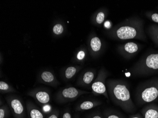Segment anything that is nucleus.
I'll list each match as a JSON object with an SVG mask.
<instances>
[{
  "mask_svg": "<svg viewBox=\"0 0 158 118\" xmlns=\"http://www.w3.org/2000/svg\"><path fill=\"white\" fill-rule=\"evenodd\" d=\"M95 73L91 70L86 71L78 79L77 84L81 87H87L91 86L94 80Z\"/></svg>",
  "mask_w": 158,
  "mask_h": 118,
  "instance_id": "9d476101",
  "label": "nucleus"
},
{
  "mask_svg": "<svg viewBox=\"0 0 158 118\" xmlns=\"http://www.w3.org/2000/svg\"><path fill=\"white\" fill-rule=\"evenodd\" d=\"M64 31V27L61 24H56L53 26V32L56 35H60Z\"/></svg>",
  "mask_w": 158,
  "mask_h": 118,
  "instance_id": "aec40b11",
  "label": "nucleus"
},
{
  "mask_svg": "<svg viewBox=\"0 0 158 118\" xmlns=\"http://www.w3.org/2000/svg\"><path fill=\"white\" fill-rule=\"evenodd\" d=\"M152 21L158 23V13H154L152 15Z\"/></svg>",
  "mask_w": 158,
  "mask_h": 118,
  "instance_id": "a878e982",
  "label": "nucleus"
},
{
  "mask_svg": "<svg viewBox=\"0 0 158 118\" xmlns=\"http://www.w3.org/2000/svg\"><path fill=\"white\" fill-rule=\"evenodd\" d=\"M87 118H104L103 114L99 112H96L89 115Z\"/></svg>",
  "mask_w": 158,
  "mask_h": 118,
  "instance_id": "b1692460",
  "label": "nucleus"
},
{
  "mask_svg": "<svg viewBox=\"0 0 158 118\" xmlns=\"http://www.w3.org/2000/svg\"><path fill=\"white\" fill-rule=\"evenodd\" d=\"M102 104V102L97 100H89L81 102L75 108L76 111L82 112L90 110Z\"/></svg>",
  "mask_w": 158,
  "mask_h": 118,
  "instance_id": "f8f14e48",
  "label": "nucleus"
},
{
  "mask_svg": "<svg viewBox=\"0 0 158 118\" xmlns=\"http://www.w3.org/2000/svg\"><path fill=\"white\" fill-rule=\"evenodd\" d=\"M104 118H123L121 115L110 110H106L103 113Z\"/></svg>",
  "mask_w": 158,
  "mask_h": 118,
  "instance_id": "6ab92c4d",
  "label": "nucleus"
},
{
  "mask_svg": "<svg viewBox=\"0 0 158 118\" xmlns=\"http://www.w3.org/2000/svg\"><path fill=\"white\" fill-rule=\"evenodd\" d=\"M107 93L112 102L126 112L132 113L135 110L127 84L118 79L106 81Z\"/></svg>",
  "mask_w": 158,
  "mask_h": 118,
  "instance_id": "f257e3e1",
  "label": "nucleus"
},
{
  "mask_svg": "<svg viewBox=\"0 0 158 118\" xmlns=\"http://www.w3.org/2000/svg\"><path fill=\"white\" fill-rule=\"evenodd\" d=\"M81 69V67L78 66L67 67L64 71V78L66 80L71 79Z\"/></svg>",
  "mask_w": 158,
  "mask_h": 118,
  "instance_id": "4468645a",
  "label": "nucleus"
},
{
  "mask_svg": "<svg viewBox=\"0 0 158 118\" xmlns=\"http://www.w3.org/2000/svg\"><path fill=\"white\" fill-rule=\"evenodd\" d=\"M145 66L150 70H158V54L148 56L145 60Z\"/></svg>",
  "mask_w": 158,
  "mask_h": 118,
  "instance_id": "ddd939ff",
  "label": "nucleus"
},
{
  "mask_svg": "<svg viewBox=\"0 0 158 118\" xmlns=\"http://www.w3.org/2000/svg\"><path fill=\"white\" fill-rule=\"evenodd\" d=\"M110 35L120 40L137 39L139 36V28L135 20L130 18L115 27L111 31Z\"/></svg>",
  "mask_w": 158,
  "mask_h": 118,
  "instance_id": "f03ea898",
  "label": "nucleus"
},
{
  "mask_svg": "<svg viewBox=\"0 0 158 118\" xmlns=\"http://www.w3.org/2000/svg\"><path fill=\"white\" fill-rule=\"evenodd\" d=\"M89 93L90 92L80 90L74 87H67L57 93L56 95V99L60 104H64L75 101L82 95Z\"/></svg>",
  "mask_w": 158,
  "mask_h": 118,
  "instance_id": "20e7f679",
  "label": "nucleus"
},
{
  "mask_svg": "<svg viewBox=\"0 0 158 118\" xmlns=\"http://www.w3.org/2000/svg\"><path fill=\"white\" fill-rule=\"evenodd\" d=\"M40 82L49 86L56 87L58 85L59 82L52 72L45 71L40 74L39 77Z\"/></svg>",
  "mask_w": 158,
  "mask_h": 118,
  "instance_id": "6e6552de",
  "label": "nucleus"
},
{
  "mask_svg": "<svg viewBox=\"0 0 158 118\" xmlns=\"http://www.w3.org/2000/svg\"><path fill=\"white\" fill-rule=\"evenodd\" d=\"M27 118H45V114L41 110L32 102L26 104Z\"/></svg>",
  "mask_w": 158,
  "mask_h": 118,
  "instance_id": "9b49d317",
  "label": "nucleus"
},
{
  "mask_svg": "<svg viewBox=\"0 0 158 118\" xmlns=\"http://www.w3.org/2000/svg\"><path fill=\"white\" fill-rule=\"evenodd\" d=\"M105 13L102 11H100L98 13L96 18V21L97 23L98 24H102L105 19Z\"/></svg>",
  "mask_w": 158,
  "mask_h": 118,
  "instance_id": "412c9836",
  "label": "nucleus"
},
{
  "mask_svg": "<svg viewBox=\"0 0 158 118\" xmlns=\"http://www.w3.org/2000/svg\"><path fill=\"white\" fill-rule=\"evenodd\" d=\"M102 47V43L98 36H93L90 41V48L93 54H96L100 50Z\"/></svg>",
  "mask_w": 158,
  "mask_h": 118,
  "instance_id": "2eb2a0df",
  "label": "nucleus"
},
{
  "mask_svg": "<svg viewBox=\"0 0 158 118\" xmlns=\"http://www.w3.org/2000/svg\"><path fill=\"white\" fill-rule=\"evenodd\" d=\"M74 118H80V116H79V114H75V116H74Z\"/></svg>",
  "mask_w": 158,
  "mask_h": 118,
  "instance_id": "cd10ccee",
  "label": "nucleus"
},
{
  "mask_svg": "<svg viewBox=\"0 0 158 118\" xmlns=\"http://www.w3.org/2000/svg\"><path fill=\"white\" fill-rule=\"evenodd\" d=\"M109 73L104 68H102L98 71L97 77L91 86L92 93L93 95L95 96L103 95L107 100L110 99L106 86V79Z\"/></svg>",
  "mask_w": 158,
  "mask_h": 118,
  "instance_id": "7ed1b4c3",
  "label": "nucleus"
},
{
  "mask_svg": "<svg viewBox=\"0 0 158 118\" xmlns=\"http://www.w3.org/2000/svg\"><path fill=\"white\" fill-rule=\"evenodd\" d=\"M85 57V52L83 50H81L78 52L77 55V59L78 61H81L84 59Z\"/></svg>",
  "mask_w": 158,
  "mask_h": 118,
  "instance_id": "5701e85b",
  "label": "nucleus"
},
{
  "mask_svg": "<svg viewBox=\"0 0 158 118\" xmlns=\"http://www.w3.org/2000/svg\"><path fill=\"white\" fill-rule=\"evenodd\" d=\"M27 95L33 98L40 104L47 105L49 104L51 97L48 90L42 88H37L31 90L27 93Z\"/></svg>",
  "mask_w": 158,
  "mask_h": 118,
  "instance_id": "423d86ee",
  "label": "nucleus"
},
{
  "mask_svg": "<svg viewBox=\"0 0 158 118\" xmlns=\"http://www.w3.org/2000/svg\"><path fill=\"white\" fill-rule=\"evenodd\" d=\"M9 107L14 118H25L26 111L21 99L17 96L10 95L6 97Z\"/></svg>",
  "mask_w": 158,
  "mask_h": 118,
  "instance_id": "39448f33",
  "label": "nucleus"
},
{
  "mask_svg": "<svg viewBox=\"0 0 158 118\" xmlns=\"http://www.w3.org/2000/svg\"><path fill=\"white\" fill-rule=\"evenodd\" d=\"M138 46L134 42H128L125 45H122L118 48L119 52L126 57L132 56L138 50Z\"/></svg>",
  "mask_w": 158,
  "mask_h": 118,
  "instance_id": "1a4fd4ad",
  "label": "nucleus"
},
{
  "mask_svg": "<svg viewBox=\"0 0 158 118\" xmlns=\"http://www.w3.org/2000/svg\"><path fill=\"white\" fill-rule=\"evenodd\" d=\"M0 91L2 94L15 93L16 92L15 89L11 85L3 81H0Z\"/></svg>",
  "mask_w": 158,
  "mask_h": 118,
  "instance_id": "dca6fc26",
  "label": "nucleus"
},
{
  "mask_svg": "<svg viewBox=\"0 0 158 118\" xmlns=\"http://www.w3.org/2000/svg\"><path fill=\"white\" fill-rule=\"evenodd\" d=\"M144 118H158V110L153 108H150L143 111Z\"/></svg>",
  "mask_w": 158,
  "mask_h": 118,
  "instance_id": "f3484780",
  "label": "nucleus"
},
{
  "mask_svg": "<svg viewBox=\"0 0 158 118\" xmlns=\"http://www.w3.org/2000/svg\"><path fill=\"white\" fill-rule=\"evenodd\" d=\"M129 118H141L140 115L138 114H135V115H133V116H131Z\"/></svg>",
  "mask_w": 158,
  "mask_h": 118,
  "instance_id": "bb28decb",
  "label": "nucleus"
},
{
  "mask_svg": "<svg viewBox=\"0 0 158 118\" xmlns=\"http://www.w3.org/2000/svg\"><path fill=\"white\" fill-rule=\"evenodd\" d=\"M62 118H72V117L70 112L69 111H66L63 113Z\"/></svg>",
  "mask_w": 158,
  "mask_h": 118,
  "instance_id": "393cba45",
  "label": "nucleus"
},
{
  "mask_svg": "<svg viewBox=\"0 0 158 118\" xmlns=\"http://www.w3.org/2000/svg\"><path fill=\"white\" fill-rule=\"evenodd\" d=\"M139 101L150 103L155 100L158 96V88L155 86L147 87L139 92Z\"/></svg>",
  "mask_w": 158,
  "mask_h": 118,
  "instance_id": "0eeeda50",
  "label": "nucleus"
},
{
  "mask_svg": "<svg viewBox=\"0 0 158 118\" xmlns=\"http://www.w3.org/2000/svg\"><path fill=\"white\" fill-rule=\"evenodd\" d=\"M157 39L158 40V35H157Z\"/></svg>",
  "mask_w": 158,
  "mask_h": 118,
  "instance_id": "c85d7f7f",
  "label": "nucleus"
},
{
  "mask_svg": "<svg viewBox=\"0 0 158 118\" xmlns=\"http://www.w3.org/2000/svg\"><path fill=\"white\" fill-rule=\"evenodd\" d=\"M10 108L8 105L4 104L0 107V118H7L10 113Z\"/></svg>",
  "mask_w": 158,
  "mask_h": 118,
  "instance_id": "a211bd4d",
  "label": "nucleus"
},
{
  "mask_svg": "<svg viewBox=\"0 0 158 118\" xmlns=\"http://www.w3.org/2000/svg\"><path fill=\"white\" fill-rule=\"evenodd\" d=\"M59 111L56 109H55L48 114L47 118H59Z\"/></svg>",
  "mask_w": 158,
  "mask_h": 118,
  "instance_id": "4be33fe9",
  "label": "nucleus"
}]
</instances>
